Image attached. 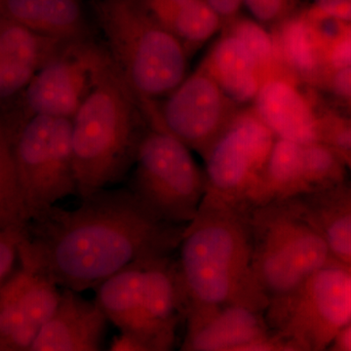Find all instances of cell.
Returning <instances> with one entry per match:
<instances>
[{
    "instance_id": "obj_1",
    "label": "cell",
    "mask_w": 351,
    "mask_h": 351,
    "mask_svg": "<svg viewBox=\"0 0 351 351\" xmlns=\"http://www.w3.org/2000/svg\"><path fill=\"white\" fill-rule=\"evenodd\" d=\"M186 226L159 219L128 188L103 189L75 210L53 205L29 219L19 257L58 287L82 293L132 263L173 255Z\"/></svg>"
},
{
    "instance_id": "obj_2",
    "label": "cell",
    "mask_w": 351,
    "mask_h": 351,
    "mask_svg": "<svg viewBox=\"0 0 351 351\" xmlns=\"http://www.w3.org/2000/svg\"><path fill=\"white\" fill-rule=\"evenodd\" d=\"M178 251L188 311L232 304L267 308L252 269L250 208L203 198Z\"/></svg>"
},
{
    "instance_id": "obj_3",
    "label": "cell",
    "mask_w": 351,
    "mask_h": 351,
    "mask_svg": "<svg viewBox=\"0 0 351 351\" xmlns=\"http://www.w3.org/2000/svg\"><path fill=\"white\" fill-rule=\"evenodd\" d=\"M151 127L145 104L113 62L71 119L77 193L112 188L135 164Z\"/></svg>"
},
{
    "instance_id": "obj_4",
    "label": "cell",
    "mask_w": 351,
    "mask_h": 351,
    "mask_svg": "<svg viewBox=\"0 0 351 351\" xmlns=\"http://www.w3.org/2000/svg\"><path fill=\"white\" fill-rule=\"evenodd\" d=\"M95 302L141 351L174 350L186 324L188 299L177 258H144L127 265L94 288Z\"/></svg>"
},
{
    "instance_id": "obj_5",
    "label": "cell",
    "mask_w": 351,
    "mask_h": 351,
    "mask_svg": "<svg viewBox=\"0 0 351 351\" xmlns=\"http://www.w3.org/2000/svg\"><path fill=\"white\" fill-rule=\"evenodd\" d=\"M96 15L110 59L144 103L170 94L186 78V46L140 0H100Z\"/></svg>"
},
{
    "instance_id": "obj_6",
    "label": "cell",
    "mask_w": 351,
    "mask_h": 351,
    "mask_svg": "<svg viewBox=\"0 0 351 351\" xmlns=\"http://www.w3.org/2000/svg\"><path fill=\"white\" fill-rule=\"evenodd\" d=\"M250 225L254 278L269 302L329 263L326 241L286 202L250 208Z\"/></svg>"
},
{
    "instance_id": "obj_7",
    "label": "cell",
    "mask_w": 351,
    "mask_h": 351,
    "mask_svg": "<svg viewBox=\"0 0 351 351\" xmlns=\"http://www.w3.org/2000/svg\"><path fill=\"white\" fill-rule=\"evenodd\" d=\"M128 189L159 219L188 225L206 193V177L184 143L149 127L138 149Z\"/></svg>"
},
{
    "instance_id": "obj_8",
    "label": "cell",
    "mask_w": 351,
    "mask_h": 351,
    "mask_svg": "<svg viewBox=\"0 0 351 351\" xmlns=\"http://www.w3.org/2000/svg\"><path fill=\"white\" fill-rule=\"evenodd\" d=\"M12 147L21 196L29 221L58 200L78 195L71 119L32 117L13 131Z\"/></svg>"
},
{
    "instance_id": "obj_9",
    "label": "cell",
    "mask_w": 351,
    "mask_h": 351,
    "mask_svg": "<svg viewBox=\"0 0 351 351\" xmlns=\"http://www.w3.org/2000/svg\"><path fill=\"white\" fill-rule=\"evenodd\" d=\"M272 331L298 350H319L351 322V271L328 263L289 294L269 302Z\"/></svg>"
},
{
    "instance_id": "obj_10",
    "label": "cell",
    "mask_w": 351,
    "mask_h": 351,
    "mask_svg": "<svg viewBox=\"0 0 351 351\" xmlns=\"http://www.w3.org/2000/svg\"><path fill=\"white\" fill-rule=\"evenodd\" d=\"M110 63L107 49L91 38L66 43L18 95L17 113L4 119L13 130L36 115L73 119Z\"/></svg>"
},
{
    "instance_id": "obj_11",
    "label": "cell",
    "mask_w": 351,
    "mask_h": 351,
    "mask_svg": "<svg viewBox=\"0 0 351 351\" xmlns=\"http://www.w3.org/2000/svg\"><path fill=\"white\" fill-rule=\"evenodd\" d=\"M258 117L232 120L203 156L206 162L205 198L245 205L276 142Z\"/></svg>"
},
{
    "instance_id": "obj_12",
    "label": "cell",
    "mask_w": 351,
    "mask_h": 351,
    "mask_svg": "<svg viewBox=\"0 0 351 351\" xmlns=\"http://www.w3.org/2000/svg\"><path fill=\"white\" fill-rule=\"evenodd\" d=\"M265 307L232 304L189 311L182 351H298L270 329Z\"/></svg>"
},
{
    "instance_id": "obj_13",
    "label": "cell",
    "mask_w": 351,
    "mask_h": 351,
    "mask_svg": "<svg viewBox=\"0 0 351 351\" xmlns=\"http://www.w3.org/2000/svg\"><path fill=\"white\" fill-rule=\"evenodd\" d=\"M226 95L216 80L200 68L175 88L151 125L163 129L189 149L204 156L215 140L230 123Z\"/></svg>"
},
{
    "instance_id": "obj_14",
    "label": "cell",
    "mask_w": 351,
    "mask_h": 351,
    "mask_svg": "<svg viewBox=\"0 0 351 351\" xmlns=\"http://www.w3.org/2000/svg\"><path fill=\"white\" fill-rule=\"evenodd\" d=\"M338 163L319 142L300 144L276 138L245 206L256 208L317 193L336 179Z\"/></svg>"
},
{
    "instance_id": "obj_15",
    "label": "cell",
    "mask_w": 351,
    "mask_h": 351,
    "mask_svg": "<svg viewBox=\"0 0 351 351\" xmlns=\"http://www.w3.org/2000/svg\"><path fill=\"white\" fill-rule=\"evenodd\" d=\"M61 291L23 267L0 290V350H29L59 304Z\"/></svg>"
},
{
    "instance_id": "obj_16",
    "label": "cell",
    "mask_w": 351,
    "mask_h": 351,
    "mask_svg": "<svg viewBox=\"0 0 351 351\" xmlns=\"http://www.w3.org/2000/svg\"><path fill=\"white\" fill-rule=\"evenodd\" d=\"M108 317L96 302L63 288L59 304L29 348L32 351L103 350Z\"/></svg>"
},
{
    "instance_id": "obj_17",
    "label": "cell",
    "mask_w": 351,
    "mask_h": 351,
    "mask_svg": "<svg viewBox=\"0 0 351 351\" xmlns=\"http://www.w3.org/2000/svg\"><path fill=\"white\" fill-rule=\"evenodd\" d=\"M68 43L36 34L0 14V103L17 97Z\"/></svg>"
},
{
    "instance_id": "obj_18",
    "label": "cell",
    "mask_w": 351,
    "mask_h": 351,
    "mask_svg": "<svg viewBox=\"0 0 351 351\" xmlns=\"http://www.w3.org/2000/svg\"><path fill=\"white\" fill-rule=\"evenodd\" d=\"M258 119L276 138L300 144L319 142L313 113L292 85L281 80L263 83L256 96Z\"/></svg>"
},
{
    "instance_id": "obj_19",
    "label": "cell",
    "mask_w": 351,
    "mask_h": 351,
    "mask_svg": "<svg viewBox=\"0 0 351 351\" xmlns=\"http://www.w3.org/2000/svg\"><path fill=\"white\" fill-rule=\"evenodd\" d=\"M82 0H0V14L43 36L77 41L90 38Z\"/></svg>"
},
{
    "instance_id": "obj_20",
    "label": "cell",
    "mask_w": 351,
    "mask_h": 351,
    "mask_svg": "<svg viewBox=\"0 0 351 351\" xmlns=\"http://www.w3.org/2000/svg\"><path fill=\"white\" fill-rule=\"evenodd\" d=\"M201 68L216 80L226 97L233 101H250L256 98L260 90L258 64L232 34L215 46Z\"/></svg>"
},
{
    "instance_id": "obj_21",
    "label": "cell",
    "mask_w": 351,
    "mask_h": 351,
    "mask_svg": "<svg viewBox=\"0 0 351 351\" xmlns=\"http://www.w3.org/2000/svg\"><path fill=\"white\" fill-rule=\"evenodd\" d=\"M284 202L319 233L332 255L351 260V205L336 208L318 191Z\"/></svg>"
},
{
    "instance_id": "obj_22",
    "label": "cell",
    "mask_w": 351,
    "mask_h": 351,
    "mask_svg": "<svg viewBox=\"0 0 351 351\" xmlns=\"http://www.w3.org/2000/svg\"><path fill=\"white\" fill-rule=\"evenodd\" d=\"M13 133L0 114V228L29 223L13 156Z\"/></svg>"
},
{
    "instance_id": "obj_23",
    "label": "cell",
    "mask_w": 351,
    "mask_h": 351,
    "mask_svg": "<svg viewBox=\"0 0 351 351\" xmlns=\"http://www.w3.org/2000/svg\"><path fill=\"white\" fill-rule=\"evenodd\" d=\"M221 18L205 0H189L178 10L167 29L186 46L205 43L218 31Z\"/></svg>"
},
{
    "instance_id": "obj_24",
    "label": "cell",
    "mask_w": 351,
    "mask_h": 351,
    "mask_svg": "<svg viewBox=\"0 0 351 351\" xmlns=\"http://www.w3.org/2000/svg\"><path fill=\"white\" fill-rule=\"evenodd\" d=\"M284 56L297 71L311 73L317 64L315 47L308 25L302 20H291L281 32Z\"/></svg>"
},
{
    "instance_id": "obj_25",
    "label": "cell",
    "mask_w": 351,
    "mask_h": 351,
    "mask_svg": "<svg viewBox=\"0 0 351 351\" xmlns=\"http://www.w3.org/2000/svg\"><path fill=\"white\" fill-rule=\"evenodd\" d=\"M232 34L241 41L258 66L267 64L274 54V44L267 32L258 23L241 20L234 25Z\"/></svg>"
},
{
    "instance_id": "obj_26",
    "label": "cell",
    "mask_w": 351,
    "mask_h": 351,
    "mask_svg": "<svg viewBox=\"0 0 351 351\" xmlns=\"http://www.w3.org/2000/svg\"><path fill=\"white\" fill-rule=\"evenodd\" d=\"M25 226L0 228V290L13 274Z\"/></svg>"
},
{
    "instance_id": "obj_27",
    "label": "cell",
    "mask_w": 351,
    "mask_h": 351,
    "mask_svg": "<svg viewBox=\"0 0 351 351\" xmlns=\"http://www.w3.org/2000/svg\"><path fill=\"white\" fill-rule=\"evenodd\" d=\"M294 0H243V5L255 19L263 23L281 19L290 10Z\"/></svg>"
},
{
    "instance_id": "obj_28",
    "label": "cell",
    "mask_w": 351,
    "mask_h": 351,
    "mask_svg": "<svg viewBox=\"0 0 351 351\" xmlns=\"http://www.w3.org/2000/svg\"><path fill=\"white\" fill-rule=\"evenodd\" d=\"M329 62L335 69L351 66V27H348L332 43Z\"/></svg>"
},
{
    "instance_id": "obj_29",
    "label": "cell",
    "mask_w": 351,
    "mask_h": 351,
    "mask_svg": "<svg viewBox=\"0 0 351 351\" xmlns=\"http://www.w3.org/2000/svg\"><path fill=\"white\" fill-rule=\"evenodd\" d=\"M321 15L351 24V0H314Z\"/></svg>"
},
{
    "instance_id": "obj_30",
    "label": "cell",
    "mask_w": 351,
    "mask_h": 351,
    "mask_svg": "<svg viewBox=\"0 0 351 351\" xmlns=\"http://www.w3.org/2000/svg\"><path fill=\"white\" fill-rule=\"evenodd\" d=\"M221 19H230L239 13L243 0H205Z\"/></svg>"
},
{
    "instance_id": "obj_31",
    "label": "cell",
    "mask_w": 351,
    "mask_h": 351,
    "mask_svg": "<svg viewBox=\"0 0 351 351\" xmlns=\"http://www.w3.org/2000/svg\"><path fill=\"white\" fill-rule=\"evenodd\" d=\"M332 87L339 96L351 100V66L337 69L332 78Z\"/></svg>"
},
{
    "instance_id": "obj_32",
    "label": "cell",
    "mask_w": 351,
    "mask_h": 351,
    "mask_svg": "<svg viewBox=\"0 0 351 351\" xmlns=\"http://www.w3.org/2000/svg\"><path fill=\"white\" fill-rule=\"evenodd\" d=\"M335 339V350L351 351V322Z\"/></svg>"
},
{
    "instance_id": "obj_33",
    "label": "cell",
    "mask_w": 351,
    "mask_h": 351,
    "mask_svg": "<svg viewBox=\"0 0 351 351\" xmlns=\"http://www.w3.org/2000/svg\"><path fill=\"white\" fill-rule=\"evenodd\" d=\"M335 144L346 151H351V126L339 132L334 138Z\"/></svg>"
}]
</instances>
